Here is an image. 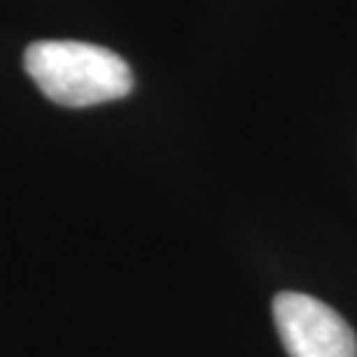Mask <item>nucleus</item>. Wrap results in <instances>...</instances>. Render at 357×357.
I'll use <instances>...</instances> for the list:
<instances>
[{
    "mask_svg": "<svg viewBox=\"0 0 357 357\" xmlns=\"http://www.w3.org/2000/svg\"><path fill=\"white\" fill-rule=\"evenodd\" d=\"M24 69L53 103L72 109L114 101L132 90V72L122 56L77 40L32 43Z\"/></svg>",
    "mask_w": 357,
    "mask_h": 357,
    "instance_id": "nucleus-1",
    "label": "nucleus"
},
{
    "mask_svg": "<svg viewBox=\"0 0 357 357\" xmlns=\"http://www.w3.org/2000/svg\"><path fill=\"white\" fill-rule=\"evenodd\" d=\"M273 318L289 357H357V339L347 320L315 296L278 294Z\"/></svg>",
    "mask_w": 357,
    "mask_h": 357,
    "instance_id": "nucleus-2",
    "label": "nucleus"
}]
</instances>
